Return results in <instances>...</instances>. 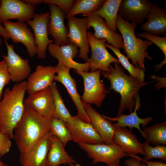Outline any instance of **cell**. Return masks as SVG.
Returning <instances> with one entry per match:
<instances>
[{"label": "cell", "instance_id": "obj_2", "mask_svg": "<svg viewBox=\"0 0 166 166\" xmlns=\"http://www.w3.org/2000/svg\"><path fill=\"white\" fill-rule=\"evenodd\" d=\"M113 65L114 67L109 66V72H101V75L110 82V86L108 93L113 89L120 95V105L116 117H117L122 114L125 109L128 110L130 113H132L135 106L136 99L139 95L140 90L144 86L156 81H141L126 74L119 65L115 63Z\"/></svg>", "mask_w": 166, "mask_h": 166}, {"label": "cell", "instance_id": "obj_12", "mask_svg": "<svg viewBox=\"0 0 166 166\" xmlns=\"http://www.w3.org/2000/svg\"><path fill=\"white\" fill-rule=\"evenodd\" d=\"M0 7V23L10 19H16L24 22L33 18L36 6L23 0H1Z\"/></svg>", "mask_w": 166, "mask_h": 166}, {"label": "cell", "instance_id": "obj_11", "mask_svg": "<svg viewBox=\"0 0 166 166\" xmlns=\"http://www.w3.org/2000/svg\"><path fill=\"white\" fill-rule=\"evenodd\" d=\"M50 13L46 12L35 14L33 19L26 22V23L32 29L37 48V57L44 59L46 57V51L49 44L53 41L48 37V25Z\"/></svg>", "mask_w": 166, "mask_h": 166}, {"label": "cell", "instance_id": "obj_14", "mask_svg": "<svg viewBox=\"0 0 166 166\" xmlns=\"http://www.w3.org/2000/svg\"><path fill=\"white\" fill-rule=\"evenodd\" d=\"M9 34L10 39L14 43H21L26 47L30 57L37 54V48L34 34L26 24L19 21H7L3 23Z\"/></svg>", "mask_w": 166, "mask_h": 166}, {"label": "cell", "instance_id": "obj_42", "mask_svg": "<svg viewBox=\"0 0 166 166\" xmlns=\"http://www.w3.org/2000/svg\"><path fill=\"white\" fill-rule=\"evenodd\" d=\"M23 1L27 3L35 6L43 3V0H25Z\"/></svg>", "mask_w": 166, "mask_h": 166}, {"label": "cell", "instance_id": "obj_5", "mask_svg": "<svg viewBox=\"0 0 166 166\" xmlns=\"http://www.w3.org/2000/svg\"><path fill=\"white\" fill-rule=\"evenodd\" d=\"M78 144L92 159L94 164L102 162L108 166H119L122 158L129 156L121 147L115 143L111 145L83 143Z\"/></svg>", "mask_w": 166, "mask_h": 166}, {"label": "cell", "instance_id": "obj_41", "mask_svg": "<svg viewBox=\"0 0 166 166\" xmlns=\"http://www.w3.org/2000/svg\"><path fill=\"white\" fill-rule=\"evenodd\" d=\"M147 164V166H166V163L162 161H152L150 160L144 161Z\"/></svg>", "mask_w": 166, "mask_h": 166}, {"label": "cell", "instance_id": "obj_7", "mask_svg": "<svg viewBox=\"0 0 166 166\" xmlns=\"http://www.w3.org/2000/svg\"><path fill=\"white\" fill-rule=\"evenodd\" d=\"M87 35L91 55L86 62L89 64L90 72L100 70L102 72H108L112 63L120 65L118 59L113 56L107 49L105 40L95 38L90 31L87 32Z\"/></svg>", "mask_w": 166, "mask_h": 166}, {"label": "cell", "instance_id": "obj_39", "mask_svg": "<svg viewBox=\"0 0 166 166\" xmlns=\"http://www.w3.org/2000/svg\"><path fill=\"white\" fill-rule=\"evenodd\" d=\"M149 78L155 80L156 81H158V82L155 85V88L157 90L166 88L165 77H162L155 75H151L150 76Z\"/></svg>", "mask_w": 166, "mask_h": 166}, {"label": "cell", "instance_id": "obj_38", "mask_svg": "<svg viewBox=\"0 0 166 166\" xmlns=\"http://www.w3.org/2000/svg\"><path fill=\"white\" fill-rule=\"evenodd\" d=\"M124 164L128 166H147L143 160L136 155L125 160Z\"/></svg>", "mask_w": 166, "mask_h": 166}, {"label": "cell", "instance_id": "obj_30", "mask_svg": "<svg viewBox=\"0 0 166 166\" xmlns=\"http://www.w3.org/2000/svg\"><path fill=\"white\" fill-rule=\"evenodd\" d=\"M106 47L111 50L117 56L120 63L128 72L130 76L139 80L144 82L145 74L144 72L139 68H136L129 61L126 56L123 55L119 49L114 47L111 45L105 43Z\"/></svg>", "mask_w": 166, "mask_h": 166}, {"label": "cell", "instance_id": "obj_47", "mask_svg": "<svg viewBox=\"0 0 166 166\" xmlns=\"http://www.w3.org/2000/svg\"><path fill=\"white\" fill-rule=\"evenodd\" d=\"M1 0H0V7L1 5Z\"/></svg>", "mask_w": 166, "mask_h": 166}, {"label": "cell", "instance_id": "obj_21", "mask_svg": "<svg viewBox=\"0 0 166 166\" xmlns=\"http://www.w3.org/2000/svg\"><path fill=\"white\" fill-rule=\"evenodd\" d=\"M55 73V66L38 65L28 77L26 91L29 95L50 86L53 82Z\"/></svg>", "mask_w": 166, "mask_h": 166}, {"label": "cell", "instance_id": "obj_15", "mask_svg": "<svg viewBox=\"0 0 166 166\" xmlns=\"http://www.w3.org/2000/svg\"><path fill=\"white\" fill-rule=\"evenodd\" d=\"M4 41L7 54L3 57L6 63L11 80L17 83L25 81L31 71L28 60L23 59L15 52L13 45L9 44L6 40Z\"/></svg>", "mask_w": 166, "mask_h": 166}, {"label": "cell", "instance_id": "obj_17", "mask_svg": "<svg viewBox=\"0 0 166 166\" xmlns=\"http://www.w3.org/2000/svg\"><path fill=\"white\" fill-rule=\"evenodd\" d=\"M52 135L49 131L41 138L26 153H20L21 166H46L48 153Z\"/></svg>", "mask_w": 166, "mask_h": 166}, {"label": "cell", "instance_id": "obj_6", "mask_svg": "<svg viewBox=\"0 0 166 166\" xmlns=\"http://www.w3.org/2000/svg\"><path fill=\"white\" fill-rule=\"evenodd\" d=\"M83 79L84 89L81 97L83 103L93 104L97 107H100L108 93L105 84L101 80V71L84 72L74 70Z\"/></svg>", "mask_w": 166, "mask_h": 166}, {"label": "cell", "instance_id": "obj_33", "mask_svg": "<svg viewBox=\"0 0 166 166\" xmlns=\"http://www.w3.org/2000/svg\"><path fill=\"white\" fill-rule=\"evenodd\" d=\"M142 148L145 153L143 158L144 161L150 160L153 158L160 159L162 161L166 160V146L156 145L152 147L146 141L142 144Z\"/></svg>", "mask_w": 166, "mask_h": 166}, {"label": "cell", "instance_id": "obj_24", "mask_svg": "<svg viewBox=\"0 0 166 166\" xmlns=\"http://www.w3.org/2000/svg\"><path fill=\"white\" fill-rule=\"evenodd\" d=\"M136 105L134 110L128 115L122 114L117 117H110L104 115H102L105 119L111 121L117 122L114 124L117 128L120 127H128L131 130L133 128H136L140 132L142 136L144 137V133L140 128V124L143 128H145L148 124L152 120L151 117H148L144 118H141L137 115L136 111L140 109L141 106L140 99L139 96L136 99Z\"/></svg>", "mask_w": 166, "mask_h": 166}, {"label": "cell", "instance_id": "obj_37", "mask_svg": "<svg viewBox=\"0 0 166 166\" xmlns=\"http://www.w3.org/2000/svg\"><path fill=\"white\" fill-rule=\"evenodd\" d=\"M12 145L11 138L0 131V157H2L10 151Z\"/></svg>", "mask_w": 166, "mask_h": 166}, {"label": "cell", "instance_id": "obj_18", "mask_svg": "<svg viewBox=\"0 0 166 166\" xmlns=\"http://www.w3.org/2000/svg\"><path fill=\"white\" fill-rule=\"evenodd\" d=\"M47 4L49 7L50 13L48 25V35L53 37L54 43L59 46L69 44L68 31L64 23L66 15L56 5L52 3Z\"/></svg>", "mask_w": 166, "mask_h": 166}, {"label": "cell", "instance_id": "obj_13", "mask_svg": "<svg viewBox=\"0 0 166 166\" xmlns=\"http://www.w3.org/2000/svg\"><path fill=\"white\" fill-rule=\"evenodd\" d=\"M47 49L50 55L57 59L58 62L70 69H73L84 72H88L89 70V63H79L73 60L79 53V48L74 44L69 43L60 46L51 43Z\"/></svg>", "mask_w": 166, "mask_h": 166}, {"label": "cell", "instance_id": "obj_28", "mask_svg": "<svg viewBox=\"0 0 166 166\" xmlns=\"http://www.w3.org/2000/svg\"><path fill=\"white\" fill-rule=\"evenodd\" d=\"M144 138L146 141L154 145L166 146V121L156 123L144 128L143 131Z\"/></svg>", "mask_w": 166, "mask_h": 166}, {"label": "cell", "instance_id": "obj_9", "mask_svg": "<svg viewBox=\"0 0 166 166\" xmlns=\"http://www.w3.org/2000/svg\"><path fill=\"white\" fill-rule=\"evenodd\" d=\"M55 67L56 73L57 74L54 77V81L60 82L65 87L76 107L78 117L85 122L91 123L85 110L81 97L77 91L76 81L70 74V69L59 62Z\"/></svg>", "mask_w": 166, "mask_h": 166}, {"label": "cell", "instance_id": "obj_8", "mask_svg": "<svg viewBox=\"0 0 166 166\" xmlns=\"http://www.w3.org/2000/svg\"><path fill=\"white\" fill-rule=\"evenodd\" d=\"M67 19L69 43L74 44L79 48L78 57L86 61L90 52L87 31V18H79L73 16Z\"/></svg>", "mask_w": 166, "mask_h": 166}, {"label": "cell", "instance_id": "obj_29", "mask_svg": "<svg viewBox=\"0 0 166 166\" xmlns=\"http://www.w3.org/2000/svg\"><path fill=\"white\" fill-rule=\"evenodd\" d=\"M104 0H76L70 12L65 18L82 14L83 17L97 11L103 3Z\"/></svg>", "mask_w": 166, "mask_h": 166}, {"label": "cell", "instance_id": "obj_19", "mask_svg": "<svg viewBox=\"0 0 166 166\" xmlns=\"http://www.w3.org/2000/svg\"><path fill=\"white\" fill-rule=\"evenodd\" d=\"M87 28L92 27L94 32L93 38L98 40H105L107 44L118 49L123 48L122 37L117 32L112 31L106 26L104 19L96 14L87 15Z\"/></svg>", "mask_w": 166, "mask_h": 166}, {"label": "cell", "instance_id": "obj_45", "mask_svg": "<svg viewBox=\"0 0 166 166\" xmlns=\"http://www.w3.org/2000/svg\"><path fill=\"white\" fill-rule=\"evenodd\" d=\"M2 42V38H0V46L1 45Z\"/></svg>", "mask_w": 166, "mask_h": 166}, {"label": "cell", "instance_id": "obj_44", "mask_svg": "<svg viewBox=\"0 0 166 166\" xmlns=\"http://www.w3.org/2000/svg\"><path fill=\"white\" fill-rule=\"evenodd\" d=\"M0 166H8L7 165L4 163L0 159Z\"/></svg>", "mask_w": 166, "mask_h": 166}, {"label": "cell", "instance_id": "obj_20", "mask_svg": "<svg viewBox=\"0 0 166 166\" xmlns=\"http://www.w3.org/2000/svg\"><path fill=\"white\" fill-rule=\"evenodd\" d=\"M24 104L41 115L51 118L53 114L54 105L50 86L29 95L24 100Z\"/></svg>", "mask_w": 166, "mask_h": 166}, {"label": "cell", "instance_id": "obj_43", "mask_svg": "<svg viewBox=\"0 0 166 166\" xmlns=\"http://www.w3.org/2000/svg\"><path fill=\"white\" fill-rule=\"evenodd\" d=\"M75 164H69V166H82L80 164H78V163H75ZM124 166H128L127 165H125Z\"/></svg>", "mask_w": 166, "mask_h": 166}, {"label": "cell", "instance_id": "obj_32", "mask_svg": "<svg viewBox=\"0 0 166 166\" xmlns=\"http://www.w3.org/2000/svg\"><path fill=\"white\" fill-rule=\"evenodd\" d=\"M50 132L52 135L56 136L65 147L67 143L72 140L71 134L64 122L54 118H51Z\"/></svg>", "mask_w": 166, "mask_h": 166}, {"label": "cell", "instance_id": "obj_4", "mask_svg": "<svg viewBox=\"0 0 166 166\" xmlns=\"http://www.w3.org/2000/svg\"><path fill=\"white\" fill-rule=\"evenodd\" d=\"M137 26L136 23L126 21L120 15H117L116 26L122 37L123 48L126 57L128 59L131 60L132 64L136 68H139L145 72V58L149 61L152 60L149 52L147 51L152 43L149 41L144 40L136 37L135 29Z\"/></svg>", "mask_w": 166, "mask_h": 166}, {"label": "cell", "instance_id": "obj_25", "mask_svg": "<svg viewBox=\"0 0 166 166\" xmlns=\"http://www.w3.org/2000/svg\"><path fill=\"white\" fill-rule=\"evenodd\" d=\"M146 19V22L141 25V29L152 35H166L165 10L153 4Z\"/></svg>", "mask_w": 166, "mask_h": 166}, {"label": "cell", "instance_id": "obj_40", "mask_svg": "<svg viewBox=\"0 0 166 166\" xmlns=\"http://www.w3.org/2000/svg\"><path fill=\"white\" fill-rule=\"evenodd\" d=\"M0 36L4 40H7L10 39L9 34L5 28L0 23Z\"/></svg>", "mask_w": 166, "mask_h": 166}, {"label": "cell", "instance_id": "obj_10", "mask_svg": "<svg viewBox=\"0 0 166 166\" xmlns=\"http://www.w3.org/2000/svg\"><path fill=\"white\" fill-rule=\"evenodd\" d=\"M64 122L74 142L89 144H104L91 123L83 121L77 115L72 116Z\"/></svg>", "mask_w": 166, "mask_h": 166}, {"label": "cell", "instance_id": "obj_23", "mask_svg": "<svg viewBox=\"0 0 166 166\" xmlns=\"http://www.w3.org/2000/svg\"><path fill=\"white\" fill-rule=\"evenodd\" d=\"M113 142L121 147L129 156H134L137 154L145 155L142 144L138 141L136 136L126 127L117 128Z\"/></svg>", "mask_w": 166, "mask_h": 166}, {"label": "cell", "instance_id": "obj_26", "mask_svg": "<svg viewBox=\"0 0 166 166\" xmlns=\"http://www.w3.org/2000/svg\"><path fill=\"white\" fill-rule=\"evenodd\" d=\"M75 163L72 157L69 155L62 143L52 135L50 148L47 158V164L52 166Z\"/></svg>", "mask_w": 166, "mask_h": 166}, {"label": "cell", "instance_id": "obj_46", "mask_svg": "<svg viewBox=\"0 0 166 166\" xmlns=\"http://www.w3.org/2000/svg\"><path fill=\"white\" fill-rule=\"evenodd\" d=\"M46 166H51V165H49V164H47ZM60 166V165H58V166Z\"/></svg>", "mask_w": 166, "mask_h": 166}, {"label": "cell", "instance_id": "obj_35", "mask_svg": "<svg viewBox=\"0 0 166 166\" xmlns=\"http://www.w3.org/2000/svg\"><path fill=\"white\" fill-rule=\"evenodd\" d=\"M10 80V77L8 71L6 63L3 59L0 61V101L2 97L3 89L5 86L9 83Z\"/></svg>", "mask_w": 166, "mask_h": 166}, {"label": "cell", "instance_id": "obj_16", "mask_svg": "<svg viewBox=\"0 0 166 166\" xmlns=\"http://www.w3.org/2000/svg\"><path fill=\"white\" fill-rule=\"evenodd\" d=\"M152 5L148 0H123L119 6V14L128 22L140 24L146 19Z\"/></svg>", "mask_w": 166, "mask_h": 166}, {"label": "cell", "instance_id": "obj_1", "mask_svg": "<svg viewBox=\"0 0 166 166\" xmlns=\"http://www.w3.org/2000/svg\"><path fill=\"white\" fill-rule=\"evenodd\" d=\"M50 121L25 106L22 117L14 130V139L20 153H27L50 131Z\"/></svg>", "mask_w": 166, "mask_h": 166}, {"label": "cell", "instance_id": "obj_22", "mask_svg": "<svg viewBox=\"0 0 166 166\" xmlns=\"http://www.w3.org/2000/svg\"><path fill=\"white\" fill-rule=\"evenodd\" d=\"M85 110L94 128L106 145L113 144V138L117 128L111 121L105 119L89 104L83 103Z\"/></svg>", "mask_w": 166, "mask_h": 166}, {"label": "cell", "instance_id": "obj_34", "mask_svg": "<svg viewBox=\"0 0 166 166\" xmlns=\"http://www.w3.org/2000/svg\"><path fill=\"white\" fill-rule=\"evenodd\" d=\"M136 34L138 37L146 39L147 40L154 43L162 51L164 55V60L158 64V66L160 68H162L166 63V35L164 37H160L145 32L141 33H136Z\"/></svg>", "mask_w": 166, "mask_h": 166}, {"label": "cell", "instance_id": "obj_3", "mask_svg": "<svg viewBox=\"0 0 166 166\" xmlns=\"http://www.w3.org/2000/svg\"><path fill=\"white\" fill-rule=\"evenodd\" d=\"M27 81L15 84L11 89H5L0 101V131L14 138V127L21 119L24 111V98Z\"/></svg>", "mask_w": 166, "mask_h": 166}, {"label": "cell", "instance_id": "obj_36", "mask_svg": "<svg viewBox=\"0 0 166 166\" xmlns=\"http://www.w3.org/2000/svg\"><path fill=\"white\" fill-rule=\"evenodd\" d=\"M75 2L74 0H43L45 4L52 3L59 7L66 15L71 10Z\"/></svg>", "mask_w": 166, "mask_h": 166}, {"label": "cell", "instance_id": "obj_27", "mask_svg": "<svg viewBox=\"0 0 166 166\" xmlns=\"http://www.w3.org/2000/svg\"><path fill=\"white\" fill-rule=\"evenodd\" d=\"M122 1V0H104L98 10L90 14H96L104 18L109 29L114 32H117L116 26L117 18Z\"/></svg>", "mask_w": 166, "mask_h": 166}, {"label": "cell", "instance_id": "obj_31", "mask_svg": "<svg viewBox=\"0 0 166 166\" xmlns=\"http://www.w3.org/2000/svg\"><path fill=\"white\" fill-rule=\"evenodd\" d=\"M50 86L53 96L54 105V112L52 118L65 122L72 116L64 104L56 83L53 82Z\"/></svg>", "mask_w": 166, "mask_h": 166}]
</instances>
